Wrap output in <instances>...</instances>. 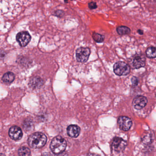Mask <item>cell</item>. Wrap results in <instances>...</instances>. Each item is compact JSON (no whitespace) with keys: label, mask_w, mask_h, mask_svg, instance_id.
Masks as SVG:
<instances>
[{"label":"cell","mask_w":156,"mask_h":156,"mask_svg":"<svg viewBox=\"0 0 156 156\" xmlns=\"http://www.w3.org/2000/svg\"><path fill=\"white\" fill-rule=\"evenodd\" d=\"M91 50L89 48L81 47L76 51V58L78 62L85 63L89 60Z\"/></svg>","instance_id":"cell-5"},{"label":"cell","mask_w":156,"mask_h":156,"mask_svg":"<svg viewBox=\"0 0 156 156\" xmlns=\"http://www.w3.org/2000/svg\"><path fill=\"white\" fill-rule=\"evenodd\" d=\"M9 135L11 139L15 141H18L22 138L23 132L18 126H13L9 129Z\"/></svg>","instance_id":"cell-10"},{"label":"cell","mask_w":156,"mask_h":156,"mask_svg":"<svg viewBox=\"0 0 156 156\" xmlns=\"http://www.w3.org/2000/svg\"><path fill=\"white\" fill-rule=\"evenodd\" d=\"M66 140L60 136H57L53 138L50 145L51 151L56 154L63 153L67 147Z\"/></svg>","instance_id":"cell-2"},{"label":"cell","mask_w":156,"mask_h":156,"mask_svg":"<svg viewBox=\"0 0 156 156\" xmlns=\"http://www.w3.org/2000/svg\"><path fill=\"white\" fill-rule=\"evenodd\" d=\"M15 79V75L13 73L11 72H8L5 73L3 76L2 80L5 83H11Z\"/></svg>","instance_id":"cell-14"},{"label":"cell","mask_w":156,"mask_h":156,"mask_svg":"<svg viewBox=\"0 0 156 156\" xmlns=\"http://www.w3.org/2000/svg\"><path fill=\"white\" fill-rule=\"evenodd\" d=\"M116 31L118 34L122 36L129 34L131 33V30L128 27L121 26L116 28Z\"/></svg>","instance_id":"cell-13"},{"label":"cell","mask_w":156,"mask_h":156,"mask_svg":"<svg viewBox=\"0 0 156 156\" xmlns=\"http://www.w3.org/2000/svg\"><path fill=\"white\" fill-rule=\"evenodd\" d=\"M80 131V128L76 125H71L67 128L68 135L73 138H76L79 135Z\"/></svg>","instance_id":"cell-11"},{"label":"cell","mask_w":156,"mask_h":156,"mask_svg":"<svg viewBox=\"0 0 156 156\" xmlns=\"http://www.w3.org/2000/svg\"><path fill=\"white\" fill-rule=\"evenodd\" d=\"M147 57L149 58H155L156 56V50L155 47L151 46L148 48L146 51Z\"/></svg>","instance_id":"cell-15"},{"label":"cell","mask_w":156,"mask_h":156,"mask_svg":"<svg viewBox=\"0 0 156 156\" xmlns=\"http://www.w3.org/2000/svg\"><path fill=\"white\" fill-rule=\"evenodd\" d=\"M0 156H5V155L4 154H0Z\"/></svg>","instance_id":"cell-24"},{"label":"cell","mask_w":156,"mask_h":156,"mask_svg":"<svg viewBox=\"0 0 156 156\" xmlns=\"http://www.w3.org/2000/svg\"><path fill=\"white\" fill-rule=\"evenodd\" d=\"M87 156H100L99 155L97 154H89Z\"/></svg>","instance_id":"cell-22"},{"label":"cell","mask_w":156,"mask_h":156,"mask_svg":"<svg viewBox=\"0 0 156 156\" xmlns=\"http://www.w3.org/2000/svg\"><path fill=\"white\" fill-rule=\"evenodd\" d=\"M44 83V81L41 78L35 77L29 81V86L33 89H38L41 87Z\"/></svg>","instance_id":"cell-12"},{"label":"cell","mask_w":156,"mask_h":156,"mask_svg":"<svg viewBox=\"0 0 156 156\" xmlns=\"http://www.w3.org/2000/svg\"><path fill=\"white\" fill-rule=\"evenodd\" d=\"M30 154L31 152L30 149L25 147H21L18 150V154L19 156H30Z\"/></svg>","instance_id":"cell-17"},{"label":"cell","mask_w":156,"mask_h":156,"mask_svg":"<svg viewBox=\"0 0 156 156\" xmlns=\"http://www.w3.org/2000/svg\"><path fill=\"white\" fill-rule=\"evenodd\" d=\"M118 124L120 129L124 131H128L132 125V122L127 116H121L118 118Z\"/></svg>","instance_id":"cell-7"},{"label":"cell","mask_w":156,"mask_h":156,"mask_svg":"<svg viewBox=\"0 0 156 156\" xmlns=\"http://www.w3.org/2000/svg\"><path fill=\"white\" fill-rule=\"evenodd\" d=\"M148 100L145 96L138 95L136 96L133 100L132 105L136 110H141L146 106Z\"/></svg>","instance_id":"cell-9"},{"label":"cell","mask_w":156,"mask_h":156,"mask_svg":"<svg viewBox=\"0 0 156 156\" xmlns=\"http://www.w3.org/2000/svg\"><path fill=\"white\" fill-rule=\"evenodd\" d=\"M137 33H138V34H139L141 35H142L143 34V30H142V29H138V30H137Z\"/></svg>","instance_id":"cell-21"},{"label":"cell","mask_w":156,"mask_h":156,"mask_svg":"<svg viewBox=\"0 0 156 156\" xmlns=\"http://www.w3.org/2000/svg\"><path fill=\"white\" fill-rule=\"evenodd\" d=\"M88 7L90 10H94L98 8V5L95 2H91L88 4Z\"/></svg>","instance_id":"cell-18"},{"label":"cell","mask_w":156,"mask_h":156,"mask_svg":"<svg viewBox=\"0 0 156 156\" xmlns=\"http://www.w3.org/2000/svg\"><path fill=\"white\" fill-rule=\"evenodd\" d=\"M64 2H65V3H67L69 1H73V0H64Z\"/></svg>","instance_id":"cell-23"},{"label":"cell","mask_w":156,"mask_h":156,"mask_svg":"<svg viewBox=\"0 0 156 156\" xmlns=\"http://www.w3.org/2000/svg\"><path fill=\"white\" fill-rule=\"evenodd\" d=\"M132 84L133 86H137L138 84V80L137 77L133 76L132 78Z\"/></svg>","instance_id":"cell-20"},{"label":"cell","mask_w":156,"mask_h":156,"mask_svg":"<svg viewBox=\"0 0 156 156\" xmlns=\"http://www.w3.org/2000/svg\"><path fill=\"white\" fill-rule=\"evenodd\" d=\"M146 59L143 54L141 53L136 54L128 59V65L130 68L133 69H137L144 67L146 65Z\"/></svg>","instance_id":"cell-3"},{"label":"cell","mask_w":156,"mask_h":156,"mask_svg":"<svg viewBox=\"0 0 156 156\" xmlns=\"http://www.w3.org/2000/svg\"><path fill=\"white\" fill-rule=\"evenodd\" d=\"M93 40L98 43H101L104 41L105 36L103 35L100 34L99 33L93 32L92 35Z\"/></svg>","instance_id":"cell-16"},{"label":"cell","mask_w":156,"mask_h":156,"mask_svg":"<svg viewBox=\"0 0 156 156\" xmlns=\"http://www.w3.org/2000/svg\"><path fill=\"white\" fill-rule=\"evenodd\" d=\"M127 146V143L122 138L120 137H114L112 143V147L113 149L117 152L123 151Z\"/></svg>","instance_id":"cell-8"},{"label":"cell","mask_w":156,"mask_h":156,"mask_svg":"<svg viewBox=\"0 0 156 156\" xmlns=\"http://www.w3.org/2000/svg\"><path fill=\"white\" fill-rule=\"evenodd\" d=\"M47 137L43 133H35L29 136L28 144L33 148H40L45 145Z\"/></svg>","instance_id":"cell-1"},{"label":"cell","mask_w":156,"mask_h":156,"mask_svg":"<svg viewBox=\"0 0 156 156\" xmlns=\"http://www.w3.org/2000/svg\"><path fill=\"white\" fill-rule=\"evenodd\" d=\"M65 12L62 10H57L55 12V15L57 17L61 18L65 16Z\"/></svg>","instance_id":"cell-19"},{"label":"cell","mask_w":156,"mask_h":156,"mask_svg":"<svg viewBox=\"0 0 156 156\" xmlns=\"http://www.w3.org/2000/svg\"><path fill=\"white\" fill-rule=\"evenodd\" d=\"M113 69L114 74L117 76H124L128 75L130 73L131 68L125 62L119 61L115 63Z\"/></svg>","instance_id":"cell-4"},{"label":"cell","mask_w":156,"mask_h":156,"mask_svg":"<svg viewBox=\"0 0 156 156\" xmlns=\"http://www.w3.org/2000/svg\"><path fill=\"white\" fill-rule=\"evenodd\" d=\"M31 37L29 33L23 31L18 33L16 36V41L21 47L26 46L31 40Z\"/></svg>","instance_id":"cell-6"}]
</instances>
